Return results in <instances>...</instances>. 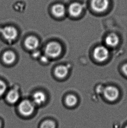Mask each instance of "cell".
<instances>
[{"instance_id":"1","label":"cell","mask_w":127,"mask_h":128,"mask_svg":"<svg viewBox=\"0 0 127 128\" xmlns=\"http://www.w3.org/2000/svg\"><path fill=\"white\" fill-rule=\"evenodd\" d=\"M45 52L46 55L48 57L56 58L60 55L62 47L58 42H52L47 45Z\"/></svg>"},{"instance_id":"2","label":"cell","mask_w":127,"mask_h":128,"mask_svg":"<svg viewBox=\"0 0 127 128\" xmlns=\"http://www.w3.org/2000/svg\"><path fill=\"white\" fill-rule=\"evenodd\" d=\"M18 110L19 112L23 116L25 117L30 116L34 112V103L30 100H23L19 104Z\"/></svg>"},{"instance_id":"3","label":"cell","mask_w":127,"mask_h":128,"mask_svg":"<svg viewBox=\"0 0 127 128\" xmlns=\"http://www.w3.org/2000/svg\"><path fill=\"white\" fill-rule=\"evenodd\" d=\"M0 32L3 37L8 41L14 40L17 36V31L15 28L12 26H7L3 28H0Z\"/></svg>"},{"instance_id":"4","label":"cell","mask_w":127,"mask_h":128,"mask_svg":"<svg viewBox=\"0 0 127 128\" xmlns=\"http://www.w3.org/2000/svg\"><path fill=\"white\" fill-rule=\"evenodd\" d=\"M93 54L95 60L102 62L108 58L109 56V51L105 47L99 46L95 48Z\"/></svg>"},{"instance_id":"5","label":"cell","mask_w":127,"mask_h":128,"mask_svg":"<svg viewBox=\"0 0 127 128\" xmlns=\"http://www.w3.org/2000/svg\"><path fill=\"white\" fill-rule=\"evenodd\" d=\"M109 5V0H92L91 6L96 12H103L106 10Z\"/></svg>"},{"instance_id":"6","label":"cell","mask_w":127,"mask_h":128,"mask_svg":"<svg viewBox=\"0 0 127 128\" xmlns=\"http://www.w3.org/2000/svg\"><path fill=\"white\" fill-rule=\"evenodd\" d=\"M105 97L110 101H114L119 96V92L117 88L112 86L107 87L104 90Z\"/></svg>"},{"instance_id":"7","label":"cell","mask_w":127,"mask_h":128,"mask_svg":"<svg viewBox=\"0 0 127 128\" xmlns=\"http://www.w3.org/2000/svg\"><path fill=\"white\" fill-rule=\"evenodd\" d=\"M83 7L81 4L74 2L71 4L69 7L68 11L70 16L77 17L82 12Z\"/></svg>"},{"instance_id":"8","label":"cell","mask_w":127,"mask_h":128,"mask_svg":"<svg viewBox=\"0 0 127 128\" xmlns=\"http://www.w3.org/2000/svg\"><path fill=\"white\" fill-rule=\"evenodd\" d=\"M24 44L28 49L34 51L38 48L39 46V41L36 37L31 36L26 38Z\"/></svg>"},{"instance_id":"9","label":"cell","mask_w":127,"mask_h":128,"mask_svg":"<svg viewBox=\"0 0 127 128\" xmlns=\"http://www.w3.org/2000/svg\"><path fill=\"white\" fill-rule=\"evenodd\" d=\"M52 12L56 17H62L66 12L65 7L62 4H56L52 8Z\"/></svg>"},{"instance_id":"10","label":"cell","mask_w":127,"mask_h":128,"mask_svg":"<svg viewBox=\"0 0 127 128\" xmlns=\"http://www.w3.org/2000/svg\"><path fill=\"white\" fill-rule=\"evenodd\" d=\"M34 103L37 105H41L46 100V96L42 92H36L33 95Z\"/></svg>"},{"instance_id":"11","label":"cell","mask_w":127,"mask_h":128,"mask_svg":"<svg viewBox=\"0 0 127 128\" xmlns=\"http://www.w3.org/2000/svg\"><path fill=\"white\" fill-rule=\"evenodd\" d=\"M20 94L17 90H11L9 92L7 95V100L10 104H14L19 100Z\"/></svg>"},{"instance_id":"12","label":"cell","mask_w":127,"mask_h":128,"mask_svg":"<svg viewBox=\"0 0 127 128\" xmlns=\"http://www.w3.org/2000/svg\"><path fill=\"white\" fill-rule=\"evenodd\" d=\"M119 42V37L115 34H111L105 39V43L108 46L114 47L117 46Z\"/></svg>"},{"instance_id":"13","label":"cell","mask_w":127,"mask_h":128,"mask_svg":"<svg viewBox=\"0 0 127 128\" xmlns=\"http://www.w3.org/2000/svg\"><path fill=\"white\" fill-rule=\"evenodd\" d=\"M16 59V56L14 53L10 51H7L3 54V60L4 62L7 64H12Z\"/></svg>"},{"instance_id":"14","label":"cell","mask_w":127,"mask_h":128,"mask_svg":"<svg viewBox=\"0 0 127 128\" xmlns=\"http://www.w3.org/2000/svg\"><path fill=\"white\" fill-rule=\"evenodd\" d=\"M68 72V70L67 66H59L55 70L56 76L59 78H63L66 76Z\"/></svg>"},{"instance_id":"15","label":"cell","mask_w":127,"mask_h":128,"mask_svg":"<svg viewBox=\"0 0 127 128\" xmlns=\"http://www.w3.org/2000/svg\"><path fill=\"white\" fill-rule=\"evenodd\" d=\"M65 102L67 105L70 107H73L75 106L77 102V99L73 95H69L66 97L65 99Z\"/></svg>"},{"instance_id":"16","label":"cell","mask_w":127,"mask_h":128,"mask_svg":"<svg viewBox=\"0 0 127 128\" xmlns=\"http://www.w3.org/2000/svg\"><path fill=\"white\" fill-rule=\"evenodd\" d=\"M40 128H56V124L52 120H47L41 123Z\"/></svg>"},{"instance_id":"17","label":"cell","mask_w":127,"mask_h":128,"mask_svg":"<svg viewBox=\"0 0 127 128\" xmlns=\"http://www.w3.org/2000/svg\"><path fill=\"white\" fill-rule=\"evenodd\" d=\"M6 89V86L3 81L0 80V97L4 93Z\"/></svg>"},{"instance_id":"18","label":"cell","mask_w":127,"mask_h":128,"mask_svg":"<svg viewBox=\"0 0 127 128\" xmlns=\"http://www.w3.org/2000/svg\"><path fill=\"white\" fill-rule=\"evenodd\" d=\"M34 52H33L32 54L33 57L34 58H38L40 56V52L39 51L34 50Z\"/></svg>"},{"instance_id":"19","label":"cell","mask_w":127,"mask_h":128,"mask_svg":"<svg viewBox=\"0 0 127 128\" xmlns=\"http://www.w3.org/2000/svg\"><path fill=\"white\" fill-rule=\"evenodd\" d=\"M41 61L43 62H47L48 61V57L47 55L45 56H41Z\"/></svg>"},{"instance_id":"20","label":"cell","mask_w":127,"mask_h":128,"mask_svg":"<svg viewBox=\"0 0 127 128\" xmlns=\"http://www.w3.org/2000/svg\"><path fill=\"white\" fill-rule=\"evenodd\" d=\"M122 70L127 76V64L124 65L122 67Z\"/></svg>"},{"instance_id":"21","label":"cell","mask_w":127,"mask_h":128,"mask_svg":"<svg viewBox=\"0 0 127 128\" xmlns=\"http://www.w3.org/2000/svg\"><path fill=\"white\" fill-rule=\"evenodd\" d=\"M2 125L1 122L0 121V128H2Z\"/></svg>"},{"instance_id":"22","label":"cell","mask_w":127,"mask_h":128,"mask_svg":"<svg viewBox=\"0 0 127 128\" xmlns=\"http://www.w3.org/2000/svg\"><path fill=\"white\" fill-rule=\"evenodd\" d=\"M125 128H127V126H126V127H125Z\"/></svg>"}]
</instances>
